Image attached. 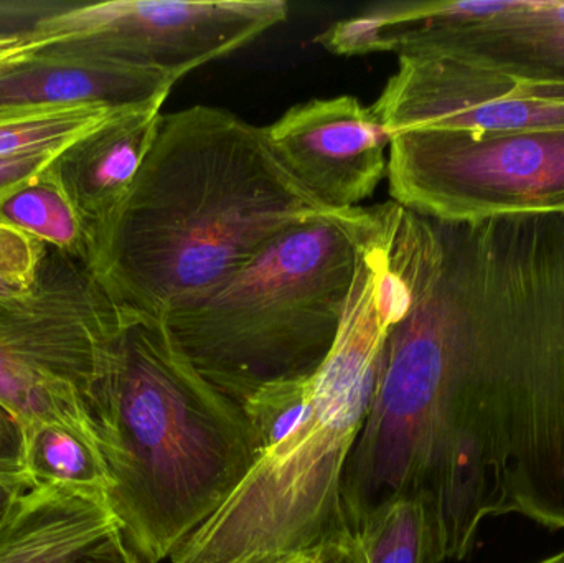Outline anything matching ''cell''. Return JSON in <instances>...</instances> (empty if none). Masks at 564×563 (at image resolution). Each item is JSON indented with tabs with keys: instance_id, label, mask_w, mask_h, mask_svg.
<instances>
[{
	"instance_id": "obj_1",
	"label": "cell",
	"mask_w": 564,
	"mask_h": 563,
	"mask_svg": "<svg viewBox=\"0 0 564 563\" xmlns=\"http://www.w3.org/2000/svg\"><path fill=\"white\" fill-rule=\"evenodd\" d=\"M328 212L282 164L264 128L192 106L162 116L91 270L122 313L164 321Z\"/></svg>"
},
{
	"instance_id": "obj_2",
	"label": "cell",
	"mask_w": 564,
	"mask_h": 563,
	"mask_svg": "<svg viewBox=\"0 0 564 563\" xmlns=\"http://www.w3.org/2000/svg\"><path fill=\"white\" fill-rule=\"evenodd\" d=\"M86 416L106 501L141 563L167 562L260 455L243 409L197 372L165 321L126 324Z\"/></svg>"
},
{
	"instance_id": "obj_3",
	"label": "cell",
	"mask_w": 564,
	"mask_h": 563,
	"mask_svg": "<svg viewBox=\"0 0 564 563\" xmlns=\"http://www.w3.org/2000/svg\"><path fill=\"white\" fill-rule=\"evenodd\" d=\"M401 283L375 231L358 251L330 356L301 425L264 450L210 519L167 563H281L348 539L344 483L370 412Z\"/></svg>"
},
{
	"instance_id": "obj_4",
	"label": "cell",
	"mask_w": 564,
	"mask_h": 563,
	"mask_svg": "<svg viewBox=\"0 0 564 563\" xmlns=\"http://www.w3.org/2000/svg\"><path fill=\"white\" fill-rule=\"evenodd\" d=\"M470 307L512 515L564 531V214L476 221Z\"/></svg>"
},
{
	"instance_id": "obj_5",
	"label": "cell",
	"mask_w": 564,
	"mask_h": 563,
	"mask_svg": "<svg viewBox=\"0 0 564 563\" xmlns=\"http://www.w3.org/2000/svg\"><path fill=\"white\" fill-rule=\"evenodd\" d=\"M380 205L295 225L243 271L165 317L208 383L243 407L267 387L314 379L334 349L358 251Z\"/></svg>"
},
{
	"instance_id": "obj_6",
	"label": "cell",
	"mask_w": 564,
	"mask_h": 563,
	"mask_svg": "<svg viewBox=\"0 0 564 563\" xmlns=\"http://www.w3.org/2000/svg\"><path fill=\"white\" fill-rule=\"evenodd\" d=\"M387 175L394 204L433 220L564 214V129L398 132Z\"/></svg>"
},
{
	"instance_id": "obj_7",
	"label": "cell",
	"mask_w": 564,
	"mask_h": 563,
	"mask_svg": "<svg viewBox=\"0 0 564 563\" xmlns=\"http://www.w3.org/2000/svg\"><path fill=\"white\" fill-rule=\"evenodd\" d=\"M284 0H111L83 3L32 29L59 55L108 59L182 76L258 39L288 19Z\"/></svg>"
},
{
	"instance_id": "obj_8",
	"label": "cell",
	"mask_w": 564,
	"mask_h": 563,
	"mask_svg": "<svg viewBox=\"0 0 564 563\" xmlns=\"http://www.w3.org/2000/svg\"><path fill=\"white\" fill-rule=\"evenodd\" d=\"M132 317L88 263L46 245L32 290L0 301V343L75 393L86 413Z\"/></svg>"
},
{
	"instance_id": "obj_9",
	"label": "cell",
	"mask_w": 564,
	"mask_h": 563,
	"mask_svg": "<svg viewBox=\"0 0 564 563\" xmlns=\"http://www.w3.org/2000/svg\"><path fill=\"white\" fill-rule=\"evenodd\" d=\"M373 111L388 134L414 129L497 132L564 129L563 83L535 82L446 53L400 55Z\"/></svg>"
},
{
	"instance_id": "obj_10",
	"label": "cell",
	"mask_w": 564,
	"mask_h": 563,
	"mask_svg": "<svg viewBox=\"0 0 564 563\" xmlns=\"http://www.w3.org/2000/svg\"><path fill=\"white\" fill-rule=\"evenodd\" d=\"M388 52L446 53L564 85V0L390 2Z\"/></svg>"
},
{
	"instance_id": "obj_11",
	"label": "cell",
	"mask_w": 564,
	"mask_h": 563,
	"mask_svg": "<svg viewBox=\"0 0 564 563\" xmlns=\"http://www.w3.org/2000/svg\"><path fill=\"white\" fill-rule=\"evenodd\" d=\"M264 132L282 164L332 210L360 207L387 175L391 136L355 96L292 106Z\"/></svg>"
},
{
	"instance_id": "obj_12",
	"label": "cell",
	"mask_w": 564,
	"mask_h": 563,
	"mask_svg": "<svg viewBox=\"0 0 564 563\" xmlns=\"http://www.w3.org/2000/svg\"><path fill=\"white\" fill-rule=\"evenodd\" d=\"M164 102L126 109L53 162L52 172L78 212L95 257L96 243L131 188L162 121Z\"/></svg>"
},
{
	"instance_id": "obj_13",
	"label": "cell",
	"mask_w": 564,
	"mask_h": 563,
	"mask_svg": "<svg viewBox=\"0 0 564 563\" xmlns=\"http://www.w3.org/2000/svg\"><path fill=\"white\" fill-rule=\"evenodd\" d=\"M175 83L152 69L43 48L0 65V109L83 105L139 108L165 102Z\"/></svg>"
},
{
	"instance_id": "obj_14",
	"label": "cell",
	"mask_w": 564,
	"mask_h": 563,
	"mask_svg": "<svg viewBox=\"0 0 564 563\" xmlns=\"http://www.w3.org/2000/svg\"><path fill=\"white\" fill-rule=\"evenodd\" d=\"M115 532L105 495L35 486L0 518V563H63Z\"/></svg>"
},
{
	"instance_id": "obj_15",
	"label": "cell",
	"mask_w": 564,
	"mask_h": 563,
	"mask_svg": "<svg viewBox=\"0 0 564 563\" xmlns=\"http://www.w3.org/2000/svg\"><path fill=\"white\" fill-rule=\"evenodd\" d=\"M23 473L33 488L65 486L105 496L109 489L108 469L93 436L63 422L25 426Z\"/></svg>"
},
{
	"instance_id": "obj_16",
	"label": "cell",
	"mask_w": 564,
	"mask_h": 563,
	"mask_svg": "<svg viewBox=\"0 0 564 563\" xmlns=\"http://www.w3.org/2000/svg\"><path fill=\"white\" fill-rule=\"evenodd\" d=\"M0 224L91 267L93 245L88 231L52 167L0 202Z\"/></svg>"
},
{
	"instance_id": "obj_17",
	"label": "cell",
	"mask_w": 564,
	"mask_h": 563,
	"mask_svg": "<svg viewBox=\"0 0 564 563\" xmlns=\"http://www.w3.org/2000/svg\"><path fill=\"white\" fill-rule=\"evenodd\" d=\"M357 563H440L421 496L391 499L350 535Z\"/></svg>"
},
{
	"instance_id": "obj_18",
	"label": "cell",
	"mask_w": 564,
	"mask_h": 563,
	"mask_svg": "<svg viewBox=\"0 0 564 563\" xmlns=\"http://www.w3.org/2000/svg\"><path fill=\"white\" fill-rule=\"evenodd\" d=\"M122 111L126 109L89 105L0 109V158L68 148Z\"/></svg>"
},
{
	"instance_id": "obj_19",
	"label": "cell",
	"mask_w": 564,
	"mask_h": 563,
	"mask_svg": "<svg viewBox=\"0 0 564 563\" xmlns=\"http://www.w3.org/2000/svg\"><path fill=\"white\" fill-rule=\"evenodd\" d=\"M0 402L22 420L23 426L33 422H63L91 435L78 397L33 369L2 343Z\"/></svg>"
},
{
	"instance_id": "obj_20",
	"label": "cell",
	"mask_w": 564,
	"mask_h": 563,
	"mask_svg": "<svg viewBox=\"0 0 564 563\" xmlns=\"http://www.w3.org/2000/svg\"><path fill=\"white\" fill-rule=\"evenodd\" d=\"M312 382L314 379L267 387L241 407L260 453L282 442L301 425L311 407Z\"/></svg>"
},
{
	"instance_id": "obj_21",
	"label": "cell",
	"mask_w": 564,
	"mask_h": 563,
	"mask_svg": "<svg viewBox=\"0 0 564 563\" xmlns=\"http://www.w3.org/2000/svg\"><path fill=\"white\" fill-rule=\"evenodd\" d=\"M65 149H36L0 158V202L48 171Z\"/></svg>"
},
{
	"instance_id": "obj_22",
	"label": "cell",
	"mask_w": 564,
	"mask_h": 563,
	"mask_svg": "<svg viewBox=\"0 0 564 563\" xmlns=\"http://www.w3.org/2000/svg\"><path fill=\"white\" fill-rule=\"evenodd\" d=\"M23 443H25V426L22 420L0 402V472L25 475Z\"/></svg>"
},
{
	"instance_id": "obj_23",
	"label": "cell",
	"mask_w": 564,
	"mask_h": 563,
	"mask_svg": "<svg viewBox=\"0 0 564 563\" xmlns=\"http://www.w3.org/2000/svg\"><path fill=\"white\" fill-rule=\"evenodd\" d=\"M63 563H141L126 545L121 532H115L109 538L96 542L91 548L76 554Z\"/></svg>"
},
{
	"instance_id": "obj_24",
	"label": "cell",
	"mask_w": 564,
	"mask_h": 563,
	"mask_svg": "<svg viewBox=\"0 0 564 563\" xmlns=\"http://www.w3.org/2000/svg\"><path fill=\"white\" fill-rule=\"evenodd\" d=\"M48 45V40L33 29L2 33L0 35V65L10 59L20 58V56L32 55Z\"/></svg>"
},
{
	"instance_id": "obj_25",
	"label": "cell",
	"mask_w": 564,
	"mask_h": 563,
	"mask_svg": "<svg viewBox=\"0 0 564 563\" xmlns=\"http://www.w3.org/2000/svg\"><path fill=\"white\" fill-rule=\"evenodd\" d=\"M32 483L25 475H12L0 472V516L23 495L32 489Z\"/></svg>"
},
{
	"instance_id": "obj_26",
	"label": "cell",
	"mask_w": 564,
	"mask_h": 563,
	"mask_svg": "<svg viewBox=\"0 0 564 563\" xmlns=\"http://www.w3.org/2000/svg\"><path fill=\"white\" fill-rule=\"evenodd\" d=\"M348 541L350 538L335 544L325 545L318 551L307 552V554L297 555L281 563H341L347 554Z\"/></svg>"
},
{
	"instance_id": "obj_27",
	"label": "cell",
	"mask_w": 564,
	"mask_h": 563,
	"mask_svg": "<svg viewBox=\"0 0 564 563\" xmlns=\"http://www.w3.org/2000/svg\"><path fill=\"white\" fill-rule=\"evenodd\" d=\"M30 290H32V286H26V284L20 283V281L0 274V301L25 296Z\"/></svg>"
},
{
	"instance_id": "obj_28",
	"label": "cell",
	"mask_w": 564,
	"mask_h": 563,
	"mask_svg": "<svg viewBox=\"0 0 564 563\" xmlns=\"http://www.w3.org/2000/svg\"><path fill=\"white\" fill-rule=\"evenodd\" d=\"M341 563H357V561H355L354 549H351V541H348L347 554H345L344 562Z\"/></svg>"
},
{
	"instance_id": "obj_29",
	"label": "cell",
	"mask_w": 564,
	"mask_h": 563,
	"mask_svg": "<svg viewBox=\"0 0 564 563\" xmlns=\"http://www.w3.org/2000/svg\"><path fill=\"white\" fill-rule=\"evenodd\" d=\"M539 563H564V551L560 554L553 555V557L545 559V561Z\"/></svg>"
},
{
	"instance_id": "obj_30",
	"label": "cell",
	"mask_w": 564,
	"mask_h": 563,
	"mask_svg": "<svg viewBox=\"0 0 564 563\" xmlns=\"http://www.w3.org/2000/svg\"><path fill=\"white\" fill-rule=\"evenodd\" d=\"M3 515H6V512H3ZM3 515H2V516H3ZM2 516H0V518H2Z\"/></svg>"
}]
</instances>
